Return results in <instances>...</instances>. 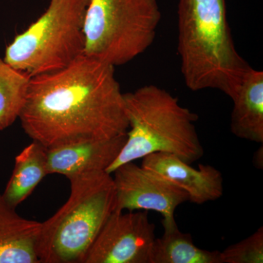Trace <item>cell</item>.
Wrapping results in <instances>:
<instances>
[{"label": "cell", "mask_w": 263, "mask_h": 263, "mask_svg": "<svg viewBox=\"0 0 263 263\" xmlns=\"http://www.w3.org/2000/svg\"><path fill=\"white\" fill-rule=\"evenodd\" d=\"M178 53L185 85L234 98L252 67L235 47L226 0H179Z\"/></svg>", "instance_id": "7a4b0ae2"}, {"label": "cell", "mask_w": 263, "mask_h": 263, "mask_svg": "<svg viewBox=\"0 0 263 263\" xmlns=\"http://www.w3.org/2000/svg\"><path fill=\"white\" fill-rule=\"evenodd\" d=\"M142 159V167L181 189L193 203L215 201L223 195L222 174L214 166L199 164L198 169H195L176 156L162 152Z\"/></svg>", "instance_id": "9c48e42d"}, {"label": "cell", "mask_w": 263, "mask_h": 263, "mask_svg": "<svg viewBox=\"0 0 263 263\" xmlns=\"http://www.w3.org/2000/svg\"><path fill=\"white\" fill-rule=\"evenodd\" d=\"M127 141V133L103 140H89L47 148L48 174L68 179L78 175L106 171L117 160Z\"/></svg>", "instance_id": "30bf717a"}, {"label": "cell", "mask_w": 263, "mask_h": 263, "mask_svg": "<svg viewBox=\"0 0 263 263\" xmlns=\"http://www.w3.org/2000/svg\"><path fill=\"white\" fill-rule=\"evenodd\" d=\"M162 13L157 0H90L85 15V56L125 65L154 43Z\"/></svg>", "instance_id": "5b68a950"}, {"label": "cell", "mask_w": 263, "mask_h": 263, "mask_svg": "<svg viewBox=\"0 0 263 263\" xmlns=\"http://www.w3.org/2000/svg\"><path fill=\"white\" fill-rule=\"evenodd\" d=\"M68 200L41 222L40 263H84L88 251L116 209L113 177L97 171L68 178Z\"/></svg>", "instance_id": "277c9868"}, {"label": "cell", "mask_w": 263, "mask_h": 263, "mask_svg": "<svg viewBox=\"0 0 263 263\" xmlns=\"http://www.w3.org/2000/svg\"><path fill=\"white\" fill-rule=\"evenodd\" d=\"M156 226L147 211L114 210L99 232L84 263H150Z\"/></svg>", "instance_id": "52a82bcc"}, {"label": "cell", "mask_w": 263, "mask_h": 263, "mask_svg": "<svg viewBox=\"0 0 263 263\" xmlns=\"http://www.w3.org/2000/svg\"><path fill=\"white\" fill-rule=\"evenodd\" d=\"M30 76L0 57V131L11 126L23 108Z\"/></svg>", "instance_id": "9a60e30c"}, {"label": "cell", "mask_w": 263, "mask_h": 263, "mask_svg": "<svg viewBox=\"0 0 263 263\" xmlns=\"http://www.w3.org/2000/svg\"><path fill=\"white\" fill-rule=\"evenodd\" d=\"M163 228L162 236L154 242L150 263H221V252L199 248L176 222Z\"/></svg>", "instance_id": "5bb4252c"}, {"label": "cell", "mask_w": 263, "mask_h": 263, "mask_svg": "<svg viewBox=\"0 0 263 263\" xmlns=\"http://www.w3.org/2000/svg\"><path fill=\"white\" fill-rule=\"evenodd\" d=\"M112 174L116 210L154 211L162 216V226H171L176 222V209L189 201L181 189L134 162L122 164Z\"/></svg>", "instance_id": "ba28073f"}, {"label": "cell", "mask_w": 263, "mask_h": 263, "mask_svg": "<svg viewBox=\"0 0 263 263\" xmlns=\"http://www.w3.org/2000/svg\"><path fill=\"white\" fill-rule=\"evenodd\" d=\"M253 164L254 167L258 169L263 168V148L262 144H261L260 148L256 151L253 156Z\"/></svg>", "instance_id": "e0dca14e"}, {"label": "cell", "mask_w": 263, "mask_h": 263, "mask_svg": "<svg viewBox=\"0 0 263 263\" xmlns=\"http://www.w3.org/2000/svg\"><path fill=\"white\" fill-rule=\"evenodd\" d=\"M18 119L32 141L46 148L109 139L129 129L115 67L84 54L30 77Z\"/></svg>", "instance_id": "6da1fadb"}, {"label": "cell", "mask_w": 263, "mask_h": 263, "mask_svg": "<svg viewBox=\"0 0 263 263\" xmlns=\"http://www.w3.org/2000/svg\"><path fill=\"white\" fill-rule=\"evenodd\" d=\"M129 130L117 160L106 172L151 154H171L191 164L203 157L197 134L196 114L185 108L165 89L146 85L124 94Z\"/></svg>", "instance_id": "3957f363"}, {"label": "cell", "mask_w": 263, "mask_h": 263, "mask_svg": "<svg viewBox=\"0 0 263 263\" xmlns=\"http://www.w3.org/2000/svg\"><path fill=\"white\" fill-rule=\"evenodd\" d=\"M233 101L230 130L240 139L263 143V72L251 68Z\"/></svg>", "instance_id": "7c38bea8"}, {"label": "cell", "mask_w": 263, "mask_h": 263, "mask_svg": "<svg viewBox=\"0 0 263 263\" xmlns=\"http://www.w3.org/2000/svg\"><path fill=\"white\" fill-rule=\"evenodd\" d=\"M48 174L47 148L32 141L15 157L14 168L2 195L16 209Z\"/></svg>", "instance_id": "4fadbf2b"}, {"label": "cell", "mask_w": 263, "mask_h": 263, "mask_svg": "<svg viewBox=\"0 0 263 263\" xmlns=\"http://www.w3.org/2000/svg\"><path fill=\"white\" fill-rule=\"evenodd\" d=\"M90 0H51L47 10L7 46L4 60L32 76L70 65L84 55Z\"/></svg>", "instance_id": "8992f818"}, {"label": "cell", "mask_w": 263, "mask_h": 263, "mask_svg": "<svg viewBox=\"0 0 263 263\" xmlns=\"http://www.w3.org/2000/svg\"><path fill=\"white\" fill-rule=\"evenodd\" d=\"M221 263H262L263 227L221 252Z\"/></svg>", "instance_id": "2e32d148"}, {"label": "cell", "mask_w": 263, "mask_h": 263, "mask_svg": "<svg viewBox=\"0 0 263 263\" xmlns=\"http://www.w3.org/2000/svg\"><path fill=\"white\" fill-rule=\"evenodd\" d=\"M41 222L25 219L0 194V263H40Z\"/></svg>", "instance_id": "8fae6325"}]
</instances>
